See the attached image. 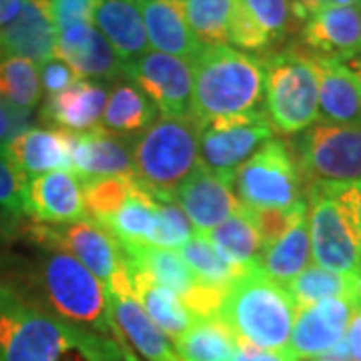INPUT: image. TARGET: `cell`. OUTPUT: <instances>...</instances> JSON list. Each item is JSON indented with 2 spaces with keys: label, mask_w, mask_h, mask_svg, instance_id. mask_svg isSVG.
Instances as JSON below:
<instances>
[{
  "label": "cell",
  "mask_w": 361,
  "mask_h": 361,
  "mask_svg": "<svg viewBox=\"0 0 361 361\" xmlns=\"http://www.w3.org/2000/svg\"><path fill=\"white\" fill-rule=\"evenodd\" d=\"M0 99L32 113L42 99L39 68L16 56H0Z\"/></svg>",
  "instance_id": "d590c367"
},
{
  "label": "cell",
  "mask_w": 361,
  "mask_h": 361,
  "mask_svg": "<svg viewBox=\"0 0 361 361\" xmlns=\"http://www.w3.org/2000/svg\"><path fill=\"white\" fill-rule=\"evenodd\" d=\"M101 227L113 235L118 247H151L159 227L155 197L147 193L137 180L129 201Z\"/></svg>",
  "instance_id": "f1b7e54d"
},
{
  "label": "cell",
  "mask_w": 361,
  "mask_h": 361,
  "mask_svg": "<svg viewBox=\"0 0 361 361\" xmlns=\"http://www.w3.org/2000/svg\"><path fill=\"white\" fill-rule=\"evenodd\" d=\"M249 16L267 35L271 44L283 40L295 26L293 0H239Z\"/></svg>",
  "instance_id": "f35d334b"
},
{
  "label": "cell",
  "mask_w": 361,
  "mask_h": 361,
  "mask_svg": "<svg viewBox=\"0 0 361 361\" xmlns=\"http://www.w3.org/2000/svg\"><path fill=\"white\" fill-rule=\"evenodd\" d=\"M109 89L97 80H77L63 92L49 97L40 116L52 129L82 135L101 127Z\"/></svg>",
  "instance_id": "ffe728a7"
},
{
  "label": "cell",
  "mask_w": 361,
  "mask_h": 361,
  "mask_svg": "<svg viewBox=\"0 0 361 361\" xmlns=\"http://www.w3.org/2000/svg\"><path fill=\"white\" fill-rule=\"evenodd\" d=\"M4 279L63 322L99 336L121 337L104 283L65 251L39 247L20 279Z\"/></svg>",
  "instance_id": "7a4b0ae2"
},
{
  "label": "cell",
  "mask_w": 361,
  "mask_h": 361,
  "mask_svg": "<svg viewBox=\"0 0 361 361\" xmlns=\"http://www.w3.org/2000/svg\"><path fill=\"white\" fill-rule=\"evenodd\" d=\"M295 315V305L283 285L253 263L225 291L217 317L233 336L253 348L287 351Z\"/></svg>",
  "instance_id": "277c9868"
},
{
  "label": "cell",
  "mask_w": 361,
  "mask_h": 361,
  "mask_svg": "<svg viewBox=\"0 0 361 361\" xmlns=\"http://www.w3.org/2000/svg\"><path fill=\"white\" fill-rule=\"evenodd\" d=\"M125 77L155 103L163 116H193V68L189 61L147 52L125 66Z\"/></svg>",
  "instance_id": "7c38bea8"
},
{
  "label": "cell",
  "mask_w": 361,
  "mask_h": 361,
  "mask_svg": "<svg viewBox=\"0 0 361 361\" xmlns=\"http://www.w3.org/2000/svg\"><path fill=\"white\" fill-rule=\"evenodd\" d=\"M203 235L223 257L239 267H249L253 263H259L263 253L261 237L243 207L229 219L223 221L215 229Z\"/></svg>",
  "instance_id": "1f68e13d"
},
{
  "label": "cell",
  "mask_w": 361,
  "mask_h": 361,
  "mask_svg": "<svg viewBox=\"0 0 361 361\" xmlns=\"http://www.w3.org/2000/svg\"><path fill=\"white\" fill-rule=\"evenodd\" d=\"M301 35L313 54L348 56L361 49V6L323 8L307 18Z\"/></svg>",
  "instance_id": "d4e9b609"
},
{
  "label": "cell",
  "mask_w": 361,
  "mask_h": 361,
  "mask_svg": "<svg viewBox=\"0 0 361 361\" xmlns=\"http://www.w3.org/2000/svg\"><path fill=\"white\" fill-rule=\"evenodd\" d=\"M118 341L59 319L0 277V361H118Z\"/></svg>",
  "instance_id": "6da1fadb"
},
{
  "label": "cell",
  "mask_w": 361,
  "mask_h": 361,
  "mask_svg": "<svg viewBox=\"0 0 361 361\" xmlns=\"http://www.w3.org/2000/svg\"><path fill=\"white\" fill-rule=\"evenodd\" d=\"M123 261L142 269L155 283L163 285L177 293L180 299L189 295L199 281L195 279L193 271L173 249L159 247H121Z\"/></svg>",
  "instance_id": "f546056e"
},
{
  "label": "cell",
  "mask_w": 361,
  "mask_h": 361,
  "mask_svg": "<svg viewBox=\"0 0 361 361\" xmlns=\"http://www.w3.org/2000/svg\"><path fill=\"white\" fill-rule=\"evenodd\" d=\"M311 243L310 227H307V209L301 211L293 221V225L287 229L281 239H277L273 245L265 247L259 265L269 275L273 281L285 285L297 277L303 269L310 267Z\"/></svg>",
  "instance_id": "83f0119b"
},
{
  "label": "cell",
  "mask_w": 361,
  "mask_h": 361,
  "mask_svg": "<svg viewBox=\"0 0 361 361\" xmlns=\"http://www.w3.org/2000/svg\"><path fill=\"white\" fill-rule=\"evenodd\" d=\"M339 61L348 66L349 73L355 77V80H357V85H360V89H361V49L360 51L351 52V54H348V56H341Z\"/></svg>",
  "instance_id": "f907efd6"
},
{
  "label": "cell",
  "mask_w": 361,
  "mask_h": 361,
  "mask_svg": "<svg viewBox=\"0 0 361 361\" xmlns=\"http://www.w3.org/2000/svg\"><path fill=\"white\" fill-rule=\"evenodd\" d=\"M239 341V348H237V355L235 361H297L291 351H265V349L253 348L251 343H245L241 339Z\"/></svg>",
  "instance_id": "bcb514c9"
},
{
  "label": "cell",
  "mask_w": 361,
  "mask_h": 361,
  "mask_svg": "<svg viewBox=\"0 0 361 361\" xmlns=\"http://www.w3.org/2000/svg\"><path fill=\"white\" fill-rule=\"evenodd\" d=\"M265 63V115L281 135H297L319 121L315 54L299 49L273 52Z\"/></svg>",
  "instance_id": "8992f818"
},
{
  "label": "cell",
  "mask_w": 361,
  "mask_h": 361,
  "mask_svg": "<svg viewBox=\"0 0 361 361\" xmlns=\"http://www.w3.org/2000/svg\"><path fill=\"white\" fill-rule=\"evenodd\" d=\"M25 0H0V28L11 25L23 11Z\"/></svg>",
  "instance_id": "681fc988"
},
{
  "label": "cell",
  "mask_w": 361,
  "mask_h": 361,
  "mask_svg": "<svg viewBox=\"0 0 361 361\" xmlns=\"http://www.w3.org/2000/svg\"><path fill=\"white\" fill-rule=\"evenodd\" d=\"M56 26L47 0H25L11 25L0 28V56L26 59L42 65L54 59Z\"/></svg>",
  "instance_id": "ac0fdd59"
},
{
  "label": "cell",
  "mask_w": 361,
  "mask_h": 361,
  "mask_svg": "<svg viewBox=\"0 0 361 361\" xmlns=\"http://www.w3.org/2000/svg\"><path fill=\"white\" fill-rule=\"evenodd\" d=\"M157 201V217H159V227H157L153 245L159 249H173L177 251L185 245L191 237L195 229L191 221L183 213L173 199H155Z\"/></svg>",
  "instance_id": "ab89813d"
},
{
  "label": "cell",
  "mask_w": 361,
  "mask_h": 361,
  "mask_svg": "<svg viewBox=\"0 0 361 361\" xmlns=\"http://www.w3.org/2000/svg\"><path fill=\"white\" fill-rule=\"evenodd\" d=\"M149 44L157 52L191 61L201 44L187 23L180 0H139Z\"/></svg>",
  "instance_id": "cb8c5ba5"
},
{
  "label": "cell",
  "mask_w": 361,
  "mask_h": 361,
  "mask_svg": "<svg viewBox=\"0 0 361 361\" xmlns=\"http://www.w3.org/2000/svg\"><path fill=\"white\" fill-rule=\"evenodd\" d=\"M345 345L349 351V361H361V310L355 307L353 317L345 331Z\"/></svg>",
  "instance_id": "c3c4849f"
},
{
  "label": "cell",
  "mask_w": 361,
  "mask_h": 361,
  "mask_svg": "<svg viewBox=\"0 0 361 361\" xmlns=\"http://www.w3.org/2000/svg\"><path fill=\"white\" fill-rule=\"evenodd\" d=\"M159 118V109L135 82L121 80L109 90L99 129L121 139H135Z\"/></svg>",
  "instance_id": "4316f807"
},
{
  "label": "cell",
  "mask_w": 361,
  "mask_h": 361,
  "mask_svg": "<svg viewBox=\"0 0 361 361\" xmlns=\"http://www.w3.org/2000/svg\"><path fill=\"white\" fill-rule=\"evenodd\" d=\"M319 80V121L329 125L361 123V89L339 59L315 54Z\"/></svg>",
  "instance_id": "603a6c76"
},
{
  "label": "cell",
  "mask_w": 361,
  "mask_h": 361,
  "mask_svg": "<svg viewBox=\"0 0 361 361\" xmlns=\"http://www.w3.org/2000/svg\"><path fill=\"white\" fill-rule=\"evenodd\" d=\"M311 257L317 267L341 275L361 269V241L345 201L334 183L307 185Z\"/></svg>",
  "instance_id": "52a82bcc"
},
{
  "label": "cell",
  "mask_w": 361,
  "mask_h": 361,
  "mask_svg": "<svg viewBox=\"0 0 361 361\" xmlns=\"http://www.w3.org/2000/svg\"><path fill=\"white\" fill-rule=\"evenodd\" d=\"M18 235L32 245L56 249L73 255L97 279H101L104 287H109L125 271V261L118 243L111 233L94 221L85 219L65 225H44L26 219L20 225Z\"/></svg>",
  "instance_id": "30bf717a"
},
{
  "label": "cell",
  "mask_w": 361,
  "mask_h": 361,
  "mask_svg": "<svg viewBox=\"0 0 361 361\" xmlns=\"http://www.w3.org/2000/svg\"><path fill=\"white\" fill-rule=\"evenodd\" d=\"M125 269L129 275L133 293L141 301L142 310L147 311V315L169 339L175 341L185 331H189V327L193 325L197 317L187 310V305L177 293L155 283L145 271L135 265L125 263Z\"/></svg>",
  "instance_id": "484cf974"
},
{
  "label": "cell",
  "mask_w": 361,
  "mask_h": 361,
  "mask_svg": "<svg viewBox=\"0 0 361 361\" xmlns=\"http://www.w3.org/2000/svg\"><path fill=\"white\" fill-rule=\"evenodd\" d=\"M39 75L40 87L47 92V97H54V94H59V92L68 89L71 85H75L77 80H80L77 77V73L66 65L65 61H61L56 56L40 65Z\"/></svg>",
  "instance_id": "7bdbcfd3"
},
{
  "label": "cell",
  "mask_w": 361,
  "mask_h": 361,
  "mask_svg": "<svg viewBox=\"0 0 361 361\" xmlns=\"http://www.w3.org/2000/svg\"><path fill=\"white\" fill-rule=\"evenodd\" d=\"M25 209L26 219L44 225H65L89 219L82 183L68 169L51 171L26 180Z\"/></svg>",
  "instance_id": "2e32d148"
},
{
  "label": "cell",
  "mask_w": 361,
  "mask_h": 361,
  "mask_svg": "<svg viewBox=\"0 0 361 361\" xmlns=\"http://www.w3.org/2000/svg\"><path fill=\"white\" fill-rule=\"evenodd\" d=\"M106 297L116 329L130 349L139 351L147 361H180L169 337L153 323L133 293L127 269L106 287Z\"/></svg>",
  "instance_id": "4fadbf2b"
},
{
  "label": "cell",
  "mask_w": 361,
  "mask_h": 361,
  "mask_svg": "<svg viewBox=\"0 0 361 361\" xmlns=\"http://www.w3.org/2000/svg\"><path fill=\"white\" fill-rule=\"evenodd\" d=\"M283 287L297 311L311 307L325 299H336V297L353 299V275L334 273L317 265H310L291 281H287Z\"/></svg>",
  "instance_id": "836d02e7"
},
{
  "label": "cell",
  "mask_w": 361,
  "mask_h": 361,
  "mask_svg": "<svg viewBox=\"0 0 361 361\" xmlns=\"http://www.w3.org/2000/svg\"><path fill=\"white\" fill-rule=\"evenodd\" d=\"M291 151L305 185H349L361 180V123H313L297 133Z\"/></svg>",
  "instance_id": "ba28073f"
},
{
  "label": "cell",
  "mask_w": 361,
  "mask_h": 361,
  "mask_svg": "<svg viewBox=\"0 0 361 361\" xmlns=\"http://www.w3.org/2000/svg\"><path fill=\"white\" fill-rule=\"evenodd\" d=\"M239 341L219 317L195 319L179 339L175 353L180 361H235Z\"/></svg>",
  "instance_id": "4dcf8cb0"
},
{
  "label": "cell",
  "mask_w": 361,
  "mask_h": 361,
  "mask_svg": "<svg viewBox=\"0 0 361 361\" xmlns=\"http://www.w3.org/2000/svg\"><path fill=\"white\" fill-rule=\"evenodd\" d=\"M229 42L235 49L243 52L267 51L271 47L267 35L249 16L239 0H235V11H233L231 25H229Z\"/></svg>",
  "instance_id": "60d3db41"
},
{
  "label": "cell",
  "mask_w": 361,
  "mask_h": 361,
  "mask_svg": "<svg viewBox=\"0 0 361 361\" xmlns=\"http://www.w3.org/2000/svg\"><path fill=\"white\" fill-rule=\"evenodd\" d=\"M133 139H121L101 129L73 135L71 171L80 183L111 177H133Z\"/></svg>",
  "instance_id": "d6986e66"
},
{
  "label": "cell",
  "mask_w": 361,
  "mask_h": 361,
  "mask_svg": "<svg viewBox=\"0 0 361 361\" xmlns=\"http://www.w3.org/2000/svg\"><path fill=\"white\" fill-rule=\"evenodd\" d=\"M28 121H30L28 111L16 109L14 104L0 99V147H6L14 137H18L23 130L28 129Z\"/></svg>",
  "instance_id": "ee69618b"
},
{
  "label": "cell",
  "mask_w": 361,
  "mask_h": 361,
  "mask_svg": "<svg viewBox=\"0 0 361 361\" xmlns=\"http://www.w3.org/2000/svg\"><path fill=\"white\" fill-rule=\"evenodd\" d=\"M26 180L8 151L0 147V233L4 237H16L26 221Z\"/></svg>",
  "instance_id": "8d00e7d4"
},
{
  "label": "cell",
  "mask_w": 361,
  "mask_h": 361,
  "mask_svg": "<svg viewBox=\"0 0 361 361\" xmlns=\"http://www.w3.org/2000/svg\"><path fill=\"white\" fill-rule=\"evenodd\" d=\"M71 133L52 127H28L4 149L26 179H32L51 171H71Z\"/></svg>",
  "instance_id": "7402d4cb"
},
{
  "label": "cell",
  "mask_w": 361,
  "mask_h": 361,
  "mask_svg": "<svg viewBox=\"0 0 361 361\" xmlns=\"http://www.w3.org/2000/svg\"><path fill=\"white\" fill-rule=\"evenodd\" d=\"M275 129L265 111L205 123L199 139V163L215 175L233 179L237 169L271 141Z\"/></svg>",
  "instance_id": "8fae6325"
},
{
  "label": "cell",
  "mask_w": 361,
  "mask_h": 361,
  "mask_svg": "<svg viewBox=\"0 0 361 361\" xmlns=\"http://www.w3.org/2000/svg\"><path fill=\"white\" fill-rule=\"evenodd\" d=\"M353 303L361 310V269L353 275Z\"/></svg>",
  "instance_id": "816d5d0a"
},
{
  "label": "cell",
  "mask_w": 361,
  "mask_h": 361,
  "mask_svg": "<svg viewBox=\"0 0 361 361\" xmlns=\"http://www.w3.org/2000/svg\"><path fill=\"white\" fill-rule=\"evenodd\" d=\"M92 25L111 42L125 66L149 52L139 0H97Z\"/></svg>",
  "instance_id": "44dd1931"
},
{
  "label": "cell",
  "mask_w": 361,
  "mask_h": 361,
  "mask_svg": "<svg viewBox=\"0 0 361 361\" xmlns=\"http://www.w3.org/2000/svg\"><path fill=\"white\" fill-rule=\"evenodd\" d=\"M311 361H336V360H327V357H322V360H311Z\"/></svg>",
  "instance_id": "db71d44e"
},
{
  "label": "cell",
  "mask_w": 361,
  "mask_h": 361,
  "mask_svg": "<svg viewBox=\"0 0 361 361\" xmlns=\"http://www.w3.org/2000/svg\"><path fill=\"white\" fill-rule=\"evenodd\" d=\"M171 199L183 209L197 233L215 229L241 209L233 193V179L211 173L201 163Z\"/></svg>",
  "instance_id": "9a60e30c"
},
{
  "label": "cell",
  "mask_w": 361,
  "mask_h": 361,
  "mask_svg": "<svg viewBox=\"0 0 361 361\" xmlns=\"http://www.w3.org/2000/svg\"><path fill=\"white\" fill-rule=\"evenodd\" d=\"M137 179L133 177H111L82 183L85 209L90 221L103 225L109 217H113L121 207L125 205L135 193Z\"/></svg>",
  "instance_id": "74e56055"
},
{
  "label": "cell",
  "mask_w": 361,
  "mask_h": 361,
  "mask_svg": "<svg viewBox=\"0 0 361 361\" xmlns=\"http://www.w3.org/2000/svg\"><path fill=\"white\" fill-rule=\"evenodd\" d=\"M301 175L291 147L271 139L233 175V193L249 211L291 209L301 201Z\"/></svg>",
  "instance_id": "9c48e42d"
},
{
  "label": "cell",
  "mask_w": 361,
  "mask_h": 361,
  "mask_svg": "<svg viewBox=\"0 0 361 361\" xmlns=\"http://www.w3.org/2000/svg\"><path fill=\"white\" fill-rule=\"evenodd\" d=\"M337 193L341 195V199L345 201L349 213L353 217L355 229L360 235L361 241V180L360 183H349V185H336Z\"/></svg>",
  "instance_id": "7dc6e473"
},
{
  "label": "cell",
  "mask_w": 361,
  "mask_h": 361,
  "mask_svg": "<svg viewBox=\"0 0 361 361\" xmlns=\"http://www.w3.org/2000/svg\"><path fill=\"white\" fill-rule=\"evenodd\" d=\"M121 355H118V361H141V360H137V355L133 353V349L125 343V339L121 337Z\"/></svg>",
  "instance_id": "f5cc1de1"
},
{
  "label": "cell",
  "mask_w": 361,
  "mask_h": 361,
  "mask_svg": "<svg viewBox=\"0 0 361 361\" xmlns=\"http://www.w3.org/2000/svg\"><path fill=\"white\" fill-rule=\"evenodd\" d=\"M193 68V116L211 123L261 111L265 99V63L229 44L201 47L189 61Z\"/></svg>",
  "instance_id": "3957f363"
},
{
  "label": "cell",
  "mask_w": 361,
  "mask_h": 361,
  "mask_svg": "<svg viewBox=\"0 0 361 361\" xmlns=\"http://www.w3.org/2000/svg\"><path fill=\"white\" fill-rule=\"evenodd\" d=\"M353 299H325L299 310L289 339V351L297 361L322 360L345 337L353 317Z\"/></svg>",
  "instance_id": "5bb4252c"
},
{
  "label": "cell",
  "mask_w": 361,
  "mask_h": 361,
  "mask_svg": "<svg viewBox=\"0 0 361 361\" xmlns=\"http://www.w3.org/2000/svg\"><path fill=\"white\" fill-rule=\"evenodd\" d=\"M337 6H361V0H293V14L297 23H307V18L319 13L323 8H337Z\"/></svg>",
  "instance_id": "f6af8a7d"
},
{
  "label": "cell",
  "mask_w": 361,
  "mask_h": 361,
  "mask_svg": "<svg viewBox=\"0 0 361 361\" xmlns=\"http://www.w3.org/2000/svg\"><path fill=\"white\" fill-rule=\"evenodd\" d=\"M203 125L195 116H159L130 141L135 179L155 199H171L199 167Z\"/></svg>",
  "instance_id": "5b68a950"
},
{
  "label": "cell",
  "mask_w": 361,
  "mask_h": 361,
  "mask_svg": "<svg viewBox=\"0 0 361 361\" xmlns=\"http://www.w3.org/2000/svg\"><path fill=\"white\" fill-rule=\"evenodd\" d=\"M54 56L65 61L82 80L104 82L125 77L123 61L92 23L68 26L56 32Z\"/></svg>",
  "instance_id": "e0dca14e"
},
{
  "label": "cell",
  "mask_w": 361,
  "mask_h": 361,
  "mask_svg": "<svg viewBox=\"0 0 361 361\" xmlns=\"http://www.w3.org/2000/svg\"><path fill=\"white\" fill-rule=\"evenodd\" d=\"M177 253L187 263V267L193 271L195 279L199 283L221 289V291H227L229 285L245 271V267H239L223 257L219 251L207 241L203 233H195L185 245L177 249Z\"/></svg>",
  "instance_id": "d6a6232c"
},
{
  "label": "cell",
  "mask_w": 361,
  "mask_h": 361,
  "mask_svg": "<svg viewBox=\"0 0 361 361\" xmlns=\"http://www.w3.org/2000/svg\"><path fill=\"white\" fill-rule=\"evenodd\" d=\"M47 2L51 8L56 32L65 30L68 26L92 23L97 0H47Z\"/></svg>",
  "instance_id": "b9f144b4"
},
{
  "label": "cell",
  "mask_w": 361,
  "mask_h": 361,
  "mask_svg": "<svg viewBox=\"0 0 361 361\" xmlns=\"http://www.w3.org/2000/svg\"><path fill=\"white\" fill-rule=\"evenodd\" d=\"M187 23L201 47H221L229 42L235 0H180Z\"/></svg>",
  "instance_id": "e575fe53"
}]
</instances>
